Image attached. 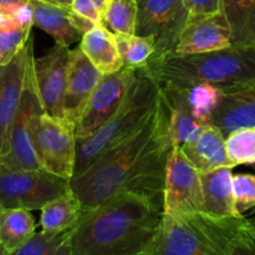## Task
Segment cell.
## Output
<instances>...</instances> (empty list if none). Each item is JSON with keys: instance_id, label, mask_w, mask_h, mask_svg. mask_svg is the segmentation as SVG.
<instances>
[{"instance_id": "obj_39", "label": "cell", "mask_w": 255, "mask_h": 255, "mask_svg": "<svg viewBox=\"0 0 255 255\" xmlns=\"http://www.w3.org/2000/svg\"><path fill=\"white\" fill-rule=\"evenodd\" d=\"M0 255H6V252L4 251V248L1 246H0Z\"/></svg>"}, {"instance_id": "obj_16", "label": "cell", "mask_w": 255, "mask_h": 255, "mask_svg": "<svg viewBox=\"0 0 255 255\" xmlns=\"http://www.w3.org/2000/svg\"><path fill=\"white\" fill-rule=\"evenodd\" d=\"M211 125L224 137L243 127H255V79L243 86L223 91V99L211 117Z\"/></svg>"}, {"instance_id": "obj_32", "label": "cell", "mask_w": 255, "mask_h": 255, "mask_svg": "<svg viewBox=\"0 0 255 255\" xmlns=\"http://www.w3.org/2000/svg\"><path fill=\"white\" fill-rule=\"evenodd\" d=\"M189 15H208L222 11V0H186Z\"/></svg>"}, {"instance_id": "obj_33", "label": "cell", "mask_w": 255, "mask_h": 255, "mask_svg": "<svg viewBox=\"0 0 255 255\" xmlns=\"http://www.w3.org/2000/svg\"><path fill=\"white\" fill-rule=\"evenodd\" d=\"M70 9L81 16L92 20L96 24L101 22V12L94 0H72Z\"/></svg>"}, {"instance_id": "obj_28", "label": "cell", "mask_w": 255, "mask_h": 255, "mask_svg": "<svg viewBox=\"0 0 255 255\" xmlns=\"http://www.w3.org/2000/svg\"><path fill=\"white\" fill-rule=\"evenodd\" d=\"M125 67L139 69L151 60L154 54V45L151 40L136 34L115 35Z\"/></svg>"}, {"instance_id": "obj_20", "label": "cell", "mask_w": 255, "mask_h": 255, "mask_svg": "<svg viewBox=\"0 0 255 255\" xmlns=\"http://www.w3.org/2000/svg\"><path fill=\"white\" fill-rule=\"evenodd\" d=\"M30 5L34 25L54 37L55 44L70 47V45L81 40L82 35L75 29L70 20V7L45 0H30Z\"/></svg>"}, {"instance_id": "obj_27", "label": "cell", "mask_w": 255, "mask_h": 255, "mask_svg": "<svg viewBox=\"0 0 255 255\" xmlns=\"http://www.w3.org/2000/svg\"><path fill=\"white\" fill-rule=\"evenodd\" d=\"M6 255H71L70 231L64 233L36 232L24 246Z\"/></svg>"}, {"instance_id": "obj_10", "label": "cell", "mask_w": 255, "mask_h": 255, "mask_svg": "<svg viewBox=\"0 0 255 255\" xmlns=\"http://www.w3.org/2000/svg\"><path fill=\"white\" fill-rule=\"evenodd\" d=\"M203 211L201 173L189 163L179 146L173 144L164 177L162 213L168 216Z\"/></svg>"}, {"instance_id": "obj_5", "label": "cell", "mask_w": 255, "mask_h": 255, "mask_svg": "<svg viewBox=\"0 0 255 255\" xmlns=\"http://www.w3.org/2000/svg\"><path fill=\"white\" fill-rule=\"evenodd\" d=\"M158 99V84L144 67L136 69L131 86L117 111L91 136L76 142L74 177L84 172L106 149L143 125L156 109Z\"/></svg>"}, {"instance_id": "obj_37", "label": "cell", "mask_w": 255, "mask_h": 255, "mask_svg": "<svg viewBox=\"0 0 255 255\" xmlns=\"http://www.w3.org/2000/svg\"><path fill=\"white\" fill-rule=\"evenodd\" d=\"M45 1L52 2V4L61 5V6H65V7H71L72 0H45Z\"/></svg>"}, {"instance_id": "obj_38", "label": "cell", "mask_w": 255, "mask_h": 255, "mask_svg": "<svg viewBox=\"0 0 255 255\" xmlns=\"http://www.w3.org/2000/svg\"><path fill=\"white\" fill-rule=\"evenodd\" d=\"M95 4L97 5V7H99L100 12H102V10H104L105 7V4H106V0H94Z\"/></svg>"}, {"instance_id": "obj_13", "label": "cell", "mask_w": 255, "mask_h": 255, "mask_svg": "<svg viewBox=\"0 0 255 255\" xmlns=\"http://www.w3.org/2000/svg\"><path fill=\"white\" fill-rule=\"evenodd\" d=\"M34 59L32 37L12 59L0 66V157L9 148V134L16 114L29 64Z\"/></svg>"}, {"instance_id": "obj_23", "label": "cell", "mask_w": 255, "mask_h": 255, "mask_svg": "<svg viewBox=\"0 0 255 255\" xmlns=\"http://www.w3.org/2000/svg\"><path fill=\"white\" fill-rule=\"evenodd\" d=\"M40 211V224L42 232L64 233L75 228L81 216L82 206L70 189L66 193L47 202Z\"/></svg>"}, {"instance_id": "obj_21", "label": "cell", "mask_w": 255, "mask_h": 255, "mask_svg": "<svg viewBox=\"0 0 255 255\" xmlns=\"http://www.w3.org/2000/svg\"><path fill=\"white\" fill-rule=\"evenodd\" d=\"M79 47L102 75L112 74L124 67L116 37L101 24L82 35Z\"/></svg>"}, {"instance_id": "obj_4", "label": "cell", "mask_w": 255, "mask_h": 255, "mask_svg": "<svg viewBox=\"0 0 255 255\" xmlns=\"http://www.w3.org/2000/svg\"><path fill=\"white\" fill-rule=\"evenodd\" d=\"M143 67L158 85L188 87L206 82L227 91L255 79V49L232 45L202 54H168Z\"/></svg>"}, {"instance_id": "obj_26", "label": "cell", "mask_w": 255, "mask_h": 255, "mask_svg": "<svg viewBox=\"0 0 255 255\" xmlns=\"http://www.w3.org/2000/svg\"><path fill=\"white\" fill-rule=\"evenodd\" d=\"M136 16V0H106L100 24L114 35L134 34Z\"/></svg>"}, {"instance_id": "obj_1", "label": "cell", "mask_w": 255, "mask_h": 255, "mask_svg": "<svg viewBox=\"0 0 255 255\" xmlns=\"http://www.w3.org/2000/svg\"><path fill=\"white\" fill-rule=\"evenodd\" d=\"M172 147L168 109L159 90L156 109L144 124L70 179V189L82 209L92 208L119 192L139 194L162 207Z\"/></svg>"}, {"instance_id": "obj_8", "label": "cell", "mask_w": 255, "mask_h": 255, "mask_svg": "<svg viewBox=\"0 0 255 255\" xmlns=\"http://www.w3.org/2000/svg\"><path fill=\"white\" fill-rule=\"evenodd\" d=\"M136 2L134 34L153 42L154 54L151 60L173 54L189 16L186 0H136Z\"/></svg>"}, {"instance_id": "obj_41", "label": "cell", "mask_w": 255, "mask_h": 255, "mask_svg": "<svg viewBox=\"0 0 255 255\" xmlns=\"http://www.w3.org/2000/svg\"><path fill=\"white\" fill-rule=\"evenodd\" d=\"M1 211H2V208H1V207H0V214H1Z\"/></svg>"}, {"instance_id": "obj_2", "label": "cell", "mask_w": 255, "mask_h": 255, "mask_svg": "<svg viewBox=\"0 0 255 255\" xmlns=\"http://www.w3.org/2000/svg\"><path fill=\"white\" fill-rule=\"evenodd\" d=\"M162 219V207L146 197L119 192L82 209L70 231L71 255H147Z\"/></svg>"}, {"instance_id": "obj_36", "label": "cell", "mask_w": 255, "mask_h": 255, "mask_svg": "<svg viewBox=\"0 0 255 255\" xmlns=\"http://www.w3.org/2000/svg\"><path fill=\"white\" fill-rule=\"evenodd\" d=\"M29 0H0V9H7L10 6H14V5H20L25 4Z\"/></svg>"}, {"instance_id": "obj_7", "label": "cell", "mask_w": 255, "mask_h": 255, "mask_svg": "<svg viewBox=\"0 0 255 255\" xmlns=\"http://www.w3.org/2000/svg\"><path fill=\"white\" fill-rule=\"evenodd\" d=\"M32 61L34 59L27 67L21 99L10 127L9 148L0 157V163L11 168H42L35 149L34 131L39 119L45 114V109L37 91Z\"/></svg>"}, {"instance_id": "obj_29", "label": "cell", "mask_w": 255, "mask_h": 255, "mask_svg": "<svg viewBox=\"0 0 255 255\" xmlns=\"http://www.w3.org/2000/svg\"><path fill=\"white\" fill-rule=\"evenodd\" d=\"M31 27L20 24L7 12V19L0 25V66L12 59L26 44L31 36Z\"/></svg>"}, {"instance_id": "obj_3", "label": "cell", "mask_w": 255, "mask_h": 255, "mask_svg": "<svg viewBox=\"0 0 255 255\" xmlns=\"http://www.w3.org/2000/svg\"><path fill=\"white\" fill-rule=\"evenodd\" d=\"M254 237L251 219L219 217L207 212L168 216L161 223L147 255H234L237 248Z\"/></svg>"}, {"instance_id": "obj_17", "label": "cell", "mask_w": 255, "mask_h": 255, "mask_svg": "<svg viewBox=\"0 0 255 255\" xmlns=\"http://www.w3.org/2000/svg\"><path fill=\"white\" fill-rule=\"evenodd\" d=\"M179 148L189 163L199 173L213 171L222 167L227 168L236 167L227 154L226 137L221 129L213 125L204 127L196 141L182 144Z\"/></svg>"}, {"instance_id": "obj_30", "label": "cell", "mask_w": 255, "mask_h": 255, "mask_svg": "<svg viewBox=\"0 0 255 255\" xmlns=\"http://www.w3.org/2000/svg\"><path fill=\"white\" fill-rule=\"evenodd\" d=\"M228 158L234 166L255 164V127H243L226 137Z\"/></svg>"}, {"instance_id": "obj_14", "label": "cell", "mask_w": 255, "mask_h": 255, "mask_svg": "<svg viewBox=\"0 0 255 255\" xmlns=\"http://www.w3.org/2000/svg\"><path fill=\"white\" fill-rule=\"evenodd\" d=\"M229 46H232L231 29L223 12L189 15L173 54H202Z\"/></svg>"}, {"instance_id": "obj_19", "label": "cell", "mask_w": 255, "mask_h": 255, "mask_svg": "<svg viewBox=\"0 0 255 255\" xmlns=\"http://www.w3.org/2000/svg\"><path fill=\"white\" fill-rule=\"evenodd\" d=\"M233 168L213 169L201 173L203 211L219 217H242L234 199L232 173Z\"/></svg>"}, {"instance_id": "obj_12", "label": "cell", "mask_w": 255, "mask_h": 255, "mask_svg": "<svg viewBox=\"0 0 255 255\" xmlns=\"http://www.w3.org/2000/svg\"><path fill=\"white\" fill-rule=\"evenodd\" d=\"M69 61L70 47L59 44H55L44 56L34 57L32 61V71L45 112L62 121H65L64 99Z\"/></svg>"}, {"instance_id": "obj_22", "label": "cell", "mask_w": 255, "mask_h": 255, "mask_svg": "<svg viewBox=\"0 0 255 255\" xmlns=\"http://www.w3.org/2000/svg\"><path fill=\"white\" fill-rule=\"evenodd\" d=\"M233 46L255 49V0H222Z\"/></svg>"}, {"instance_id": "obj_35", "label": "cell", "mask_w": 255, "mask_h": 255, "mask_svg": "<svg viewBox=\"0 0 255 255\" xmlns=\"http://www.w3.org/2000/svg\"><path fill=\"white\" fill-rule=\"evenodd\" d=\"M234 255H255V237H251L244 241L237 248Z\"/></svg>"}, {"instance_id": "obj_40", "label": "cell", "mask_w": 255, "mask_h": 255, "mask_svg": "<svg viewBox=\"0 0 255 255\" xmlns=\"http://www.w3.org/2000/svg\"><path fill=\"white\" fill-rule=\"evenodd\" d=\"M252 222V226H253V231H254V237H255V218L254 219H251Z\"/></svg>"}, {"instance_id": "obj_15", "label": "cell", "mask_w": 255, "mask_h": 255, "mask_svg": "<svg viewBox=\"0 0 255 255\" xmlns=\"http://www.w3.org/2000/svg\"><path fill=\"white\" fill-rule=\"evenodd\" d=\"M104 75L94 66L80 47L70 49L66 91L64 99V119L75 127L92 92Z\"/></svg>"}, {"instance_id": "obj_25", "label": "cell", "mask_w": 255, "mask_h": 255, "mask_svg": "<svg viewBox=\"0 0 255 255\" xmlns=\"http://www.w3.org/2000/svg\"><path fill=\"white\" fill-rule=\"evenodd\" d=\"M163 100L168 109V132L172 143L181 147L182 144L196 141L208 125L194 119L181 105L168 101L164 97Z\"/></svg>"}, {"instance_id": "obj_24", "label": "cell", "mask_w": 255, "mask_h": 255, "mask_svg": "<svg viewBox=\"0 0 255 255\" xmlns=\"http://www.w3.org/2000/svg\"><path fill=\"white\" fill-rule=\"evenodd\" d=\"M35 232L31 212L21 208L2 209L0 214V246L6 253L24 246Z\"/></svg>"}, {"instance_id": "obj_34", "label": "cell", "mask_w": 255, "mask_h": 255, "mask_svg": "<svg viewBox=\"0 0 255 255\" xmlns=\"http://www.w3.org/2000/svg\"><path fill=\"white\" fill-rule=\"evenodd\" d=\"M70 20H71V24L74 25L75 29H76L81 35H84L85 32L90 31L92 27L99 25L96 24V22L92 21V20L87 19V17L76 14V12L72 11V10H70Z\"/></svg>"}, {"instance_id": "obj_11", "label": "cell", "mask_w": 255, "mask_h": 255, "mask_svg": "<svg viewBox=\"0 0 255 255\" xmlns=\"http://www.w3.org/2000/svg\"><path fill=\"white\" fill-rule=\"evenodd\" d=\"M134 72L136 69L124 66L119 71L102 76L74 127L76 142L91 136L117 111L131 86Z\"/></svg>"}, {"instance_id": "obj_18", "label": "cell", "mask_w": 255, "mask_h": 255, "mask_svg": "<svg viewBox=\"0 0 255 255\" xmlns=\"http://www.w3.org/2000/svg\"><path fill=\"white\" fill-rule=\"evenodd\" d=\"M162 96L181 105L199 122L211 125V117L223 99V90L211 84H196L188 87L158 85Z\"/></svg>"}, {"instance_id": "obj_9", "label": "cell", "mask_w": 255, "mask_h": 255, "mask_svg": "<svg viewBox=\"0 0 255 255\" xmlns=\"http://www.w3.org/2000/svg\"><path fill=\"white\" fill-rule=\"evenodd\" d=\"M34 143L42 168L69 181L74 177L76 137L72 125L45 112L35 127Z\"/></svg>"}, {"instance_id": "obj_6", "label": "cell", "mask_w": 255, "mask_h": 255, "mask_svg": "<svg viewBox=\"0 0 255 255\" xmlns=\"http://www.w3.org/2000/svg\"><path fill=\"white\" fill-rule=\"evenodd\" d=\"M70 191V181L44 168L19 169L0 163V207L41 209L47 202Z\"/></svg>"}, {"instance_id": "obj_31", "label": "cell", "mask_w": 255, "mask_h": 255, "mask_svg": "<svg viewBox=\"0 0 255 255\" xmlns=\"http://www.w3.org/2000/svg\"><path fill=\"white\" fill-rule=\"evenodd\" d=\"M234 199L242 214L255 207V173L233 174Z\"/></svg>"}]
</instances>
